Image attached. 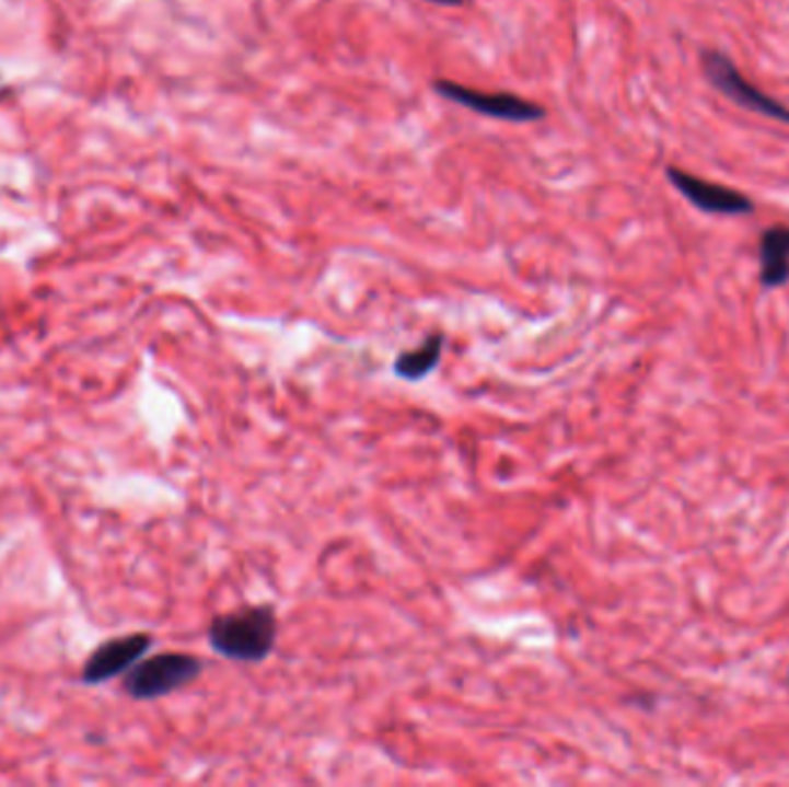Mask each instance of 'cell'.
I'll list each match as a JSON object with an SVG mask.
<instances>
[{
    "label": "cell",
    "instance_id": "9",
    "mask_svg": "<svg viewBox=\"0 0 789 787\" xmlns=\"http://www.w3.org/2000/svg\"><path fill=\"white\" fill-rule=\"evenodd\" d=\"M425 3L441 5V8H462L468 3V0H425Z\"/></svg>",
    "mask_w": 789,
    "mask_h": 787
},
{
    "label": "cell",
    "instance_id": "2",
    "mask_svg": "<svg viewBox=\"0 0 789 787\" xmlns=\"http://www.w3.org/2000/svg\"><path fill=\"white\" fill-rule=\"evenodd\" d=\"M201 670L204 663L197 656L166 651L146 658L141 663H135L125 676L123 688L135 699H155L192 684L201 674Z\"/></svg>",
    "mask_w": 789,
    "mask_h": 787
},
{
    "label": "cell",
    "instance_id": "7",
    "mask_svg": "<svg viewBox=\"0 0 789 787\" xmlns=\"http://www.w3.org/2000/svg\"><path fill=\"white\" fill-rule=\"evenodd\" d=\"M759 282L778 289L789 282V227H771L759 239Z\"/></svg>",
    "mask_w": 789,
    "mask_h": 787
},
{
    "label": "cell",
    "instance_id": "4",
    "mask_svg": "<svg viewBox=\"0 0 789 787\" xmlns=\"http://www.w3.org/2000/svg\"><path fill=\"white\" fill-rule=\"evenodd\" d=\"M701 68L707 79L713 83V89H718L722 95H728L730 100H734L743 109H749L753 114H762L769 116L774 120L780 123H789V109L785 104H780L778 100L769 97L764 91H759L757 86L745 79L741 74V70L734 66V62L720 54V51H704L701 54Z\"/></svg>",
    "mask_w": 789,
    "mask_h": 787
},
{
    "label": "cell",
    "instance_id": "1",
    "mask_svg": "<svg viewBox=\"0 0 789 787\" xmlns=\"http://www.w3.org/2000/svg\"><path fill=\"white\" fill-rule=\"evenodd\" d=\"M208 643L229 661L262 663L277 643V616L270 605H243L210 622Z\"/></svg>",
    "mask_w": 789,
    "mask_h": 787
},
{
    "label": "cell",
    "instance_id": "6",
    "mask_svg": "<svg viewBox=\"0 0 789 787\" xmlns=\"http://www.w3.org/2000/svg\"><path fill=\"white\" fill-rule=\"evenodd\" d=\"M153 647V637L148 633H132L116 637L112 643L97 647L83 666V682L102 684L106 679L118 676L127 668L139 663V658Z\"/></svg>",
    "mask_w": 789,
    "mask_h": 787
},
{
    "label": "cell",
    "instance_id": "8",
    "mask_svg": "<svg viewBox=\"0 0 789 787\" xmlns=\"http://www.w3.org/2000/svg\"><path fill=\"white\" fill-rule=\"evenodd\" d=\"M443 333H432L422 339V345L397 356L395 374L407 381H420L428 377L441 358L443 351Z\"/></svg>",
    "mask_w": 789,
    "mask_h": 787
},
{
    "label": "cell",
    "instance_id": "3",
    "mask_svg": "<svg viewBox=\"0 0 789 787\" xmlns=\"http://www.w3.org/2000/svg\"><path fill=\"white\" fill-rule=\"evenodd\" d=\"M432 89L448 102H455L464 109H472L480 116L506 120V123H538L547 116L545 106L524 100L515 93H485L478 89L462 86L451 79L432 81Z\"/></svg>",
    "mask_w": 789,
    "mask_h": 787
},
{
    "label": "cell",
    "instance_id": "5",
    "mask_svg": "<svg viewBox=\"0 0 789 787\" xmlns=\"http://www.w3.org/2000/svg\"><path fill=\"white\" fill-rule=\"evenodd\" d=\"M668 181L684 195L695 208L704 212H716V216H749L753 212V201L736 193V189L697 178L684 169L668 166Z\"/></svg>",
    "mask_w": 789,
    "mask_h": 787
}]
</instances>
